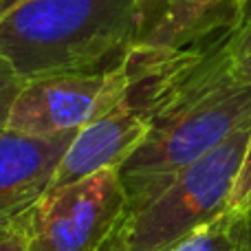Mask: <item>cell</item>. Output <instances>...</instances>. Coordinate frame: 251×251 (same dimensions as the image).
Here are the masks:
<instances>
[{
    "label": "cell",
    "mask_w": 251,
    "mask_h": 251,
    "mask_svg": "<svg viewBox=\"0 0 251 251\" xmlns=\"http://www.w3.org/2000/svg\"><path fill=\"white\" fill-rule=\"evenodd\" d=\"M0 251H29L26 216L11 225L0 227Z\"/></svg>",
    "instance_id": "13"
},
{
    "label": "cell",
    "mask_w": 251,
    "mask_h": 251,
    "mask_svg": "<svg viewBox=\"0 0 251 251\" xmlns=\"http://www.w3.org/2000/svg\"><path fill=\"white\" fill-rule=\"evenodd\" d=\"M225 42L227 35L194 86L117 168L130 212L251 122V84L231 75Z\"/></svg>",
    "instance_id": "2"
},
{
    "label": "cell",
    "mask_w": 251,
    "mask_h": 251,
    "mask_svg": "<svg viewBox=\"0 0 251 251\" xmlns=\"http://www.w3.org/2000/svg\"><path fill=\"white\" fill-rule=\"evenodd\" d=\"M251 22V0H245L243 4V20H240V25H247Z\"/></svg>",
    "instance_id": "15"
},
{
    "label": "cell",
    "mask_w": 251,
    "mask_h": 251,
    "mask_svg": "<svg viewBox=\"0 0 251 251\" xmlns=\"http://www.w3.org/2000/svg\"><path fill=\"white\" fill-rule=\"evenodd\" d=\"M132 49L185 51L229 35L240 26L245 0H134Z\"/></svg>",
    "instance_id": "7"
},
{
    "label": "cell",
    "mask_w": 251,
    "mask_h": 251,
    "mask_svg": "<svg viewBox=\"0 0 251 251\" xmlns=\"http://www.w3.org/2000/svg\"><path fill=\"white\" fill-rule=\"evenodd\" d=\"M130 212L117 168L51 187L26 214L29 251H104Z\"/></svg>",
    "instance_id": "5"
},
{
    "label": "cell",
    "mask_w": 251,
    "mask_h": 251,
    "mask_svg": "<svg viewBox=\"0 0 251 251\" xmlns=\"http://www.w3.org/2000/svg\"><path fill=\"white\" fill-rule=\"evenodd\" d=\"M251 139V122L209 154L178 172L154 199L128 212L110 251H165L229 212V201Z\"/></svg>",
    "instance_id": "4"
},
{
    "label": "cell",
    "mask_w": 251,
    "mask_h": 251,
    "mask_svg": "<svg viewBox=\"0 0 251 251\" xmlns=\"http://www.w3.org/2000/svg\"><path fill=\"white\" fill-rule=\"evenodd\" d=\"M18 2H25V0H18Z\"/></svg>",
    "instance_id": "17"
},
{
    "label": "cell",
    "mask_w": 251,
    "mask_h": 251,
    "mask_svg": "<svg viewBox=\"0 0 251 251\" xmlns=\"http://www.w3.org/2000/svg\"><path fill=\"white\" fill-rule=\"evenodd\" d=\"M104 251H110V249H104Z\"/></svg>",
    "instance_id": "18"
},
{
    "label": "cell",
    "mask_w": 251,
    "mask_h": 251,
    "mask_svg": "<svg viewBox=\"0 0 251 251\" xmlns=\"http://www.w3.org/2000/svg\"><path fill=\"white\" fill-rule=\"evenodd\" d=\"M134 0H25L0 16V57L22 82L115 66L137 29Z\"/></svg>",
    "instance_id": "1"
},
{
    "label": "cell",
    "mask_w": 251,
    "mask_h": 251,
    "mask_svg": "<svg viewBox=\"0 0 251 251\" xmlns=\"http://www.w3.org/2000/svg\"><path fill=\"white\" fill-rule=\"evenodd\" d=\"M225 51L231 75L238 82L251 84V22L240 25L227 35Z\"/></svg>",
    "instance_id": "10"
},
{
    "label": "cell",
    "mask_w": 251,
    "mask_h": 251,
    "mask_svg": "<svg viewBox=\"0 0 251 251\" xmlns=\"http://www.w3.org/2000/svg\"><path fill=\"white\" fill-rule=\"evenodd\" d=\"M13 4H18V0H0V16H2V13H7Z\"/></svg>",
    "instance_id": "16"
},
{
    "label": "cell",
    "mask_w": 251,
    "mask_h": 251,
    "mask_svg": "<svg viewBox=\"0 0 251 251\" xmlns=\"http://www.w3.org/2000/svg\"><path fill=\"white\" fill-rule=\"evenodd\" d=\"M22 86H25L22 77L11 69L7 60L0 57V130L7 128L9 113H11Z\"/></svg>",
    "instance_id": "11"
},
{
    "label": "cell",
    "mask_w": 251,
    "mask_h": 251,
    "mask_svg": "<svg viewBox=\"0 0 251 251\" xmlns=\"http://www.w3.org/2000/svg\"><path fill=\"white\" fill-rule=\"evenodd\" d=\"M225 38V35H223ZM223 38L185 51H130V75L108 110L79 130L62 159L53 187L104 168H119L196 84Z\"/></svg>",
    "instance_id": "3"
},
{
    "label": "cell",
    "mask_w": 251,
    "mask_h": 251,
    "mask_svg": "<svg viewBox=\"0 0 251 251\" xmlns=\"http://www.w3.org/2000/svg\"><path fill=\"white\" fill-rule=\"evenodd\" d=\"M130 51L108 69L25 82L9 113L7 128L26 134L79 132L122 95L130 75Z\"/></svg>",
    "instance_id": "6"
},
{
    "label": "cell",
    "mask_w": 251,
    "mask_h": 251,
    "mask_svg": "<svg viewBox=\"0 0 251 251\" xmlns=\"http://www.w3.org/2000/svg\"><path fill=\"white\" fill-rule=\"evenodd\" d=\"M249 207H251V139H249L247 152H245L243 165H240L238 178H236L234 194H231V201H229V212L240 214Z\"/></svg>",
    "instance_id": "12"
},
{
    "label": "cell",
    "mask_w": 251,
    "mask_h": 251,
    "mask_svg": "<svg viewBox=\"0 0 251 251\" xmlns=\"http://www.w3.org/2000/svg\"><path fill=\"white\" fill-rule=\"evenodd\" d=\"M165 251H240L238 214H223Z\"/></svg>",
    "instance_id": "9"
},
{
    "label": "cell",
    "mask_w": 251,
    "mask_h": 251,
    "mask_svg": "<svg viewBox=\"0 0 251 251\" xmlns=\"http://www.w3.org/2000/svg\"><path fill=\"white\" fill-rule=\"evenodd\" d=\"M240 231V251H251V207L238 214Z\"/></svg>",
    "instance_id": "14"
},
{
    "label": "cell",
    "mask_w": 251,
    "mask_h": 251,
    "mask_svg": "<svg viewBox=\"0 0 251 251\" xmlns=\"http://www.w3.org/2000/svg\"><path fill=\"white\" fill-rule=\"evenodd\" d=\"M77 134L0 130V227L25 218L49 194L62 159Z\"/></svg>",
    "instance_id": "8"
}]
</instances>
